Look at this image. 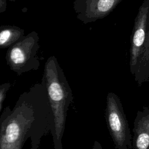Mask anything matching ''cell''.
Returning a JSON list of instances; mask_svg holds the SVG:
<instances>
[{
  "instance_id": "1",
  "label": "cell",
  "mask_w": 149,
  "mask_h": 149,
  "mask_svg": "<svg viewBox=\"0 0 149 149\" xmlns=\"http://www.w3.org/2000/svg\"><path fill=\"white\" fill-rule=\"evenodd\" d=\"M54 119L45 84L36 83L22 93L13 109L0 116V149H10L30 139V149H38L43 137L52 133Z\"/></svg>"
},
{
  "instance_id": "2",
  "label": "cell",
  "mask_w": 149,
  "mask_h": 149,
  "mask_svg": "<svg viewBox=\"0 0 149 149\" xmlns=\"http://www.w3.org/2000/svg\"><path fill=\"white\" fill-rule=\"evenodd\" d=\"M42 80L46 86L54 119V128L51 134L54 149H63L62 139L67 112L73 97L65 73L55 56H51L47 60Z\"/></svg>"
},
{
  "instance_id": "3",
  "label": "cell",
  "mask_w": 149,
  "mask_h": 149,
  "mask_svg": "<svg viewBox=\"0 0 149 149\" xmlns=\"http://www.w3.org/2000/svg\"><path fill=\"white\" fill-rule=\"evenodd\" d=\"M149 0L139 7L134 20L130 49V70L139 86L149 78Z\"/></svg>"
},
{
  "instance_id": "4",
  "label": "cell",
  "mask_w": 149,
  "mask_h": 149,
  "mask_svg": "<svg viewBox=\"0 0 149 149\" xmlns=\"http://www.w3.org/2000/svg\"><path fill=\"white\" fill-rule=\"evenodd\" d=\"M39 39L37 33L33 31L8 48L5 57L7 64L17 75L38 69Z\"/></svg>"
},
{
  "instance_id": "5",
  "label": "cell",
  "mask_w": 149,
  "mask_h": 149,
  "mask_svg": "<svg viewBox=\"0 0 149 149\" xmlns=\"http://www.w3.org/2000/svg\"><path fill=\"white\" fill-rule=\"evenodd\" d=\"M105 118L115 149H132L130 129L121 101L112 92L107 96Z\"/></svg>"
},
{
  "instance_id": "6",
  "label": "cell",
  "mask_w": 149,
  "mask_h": 149,
  "mask_svg": "<svg viewBox=\"0 0 149 149\" xmlns=\"http://www.w3.org/2000/svg\"><path fill=\"white\" fill-rule=\"evenodd\" d=\"M123 0H74L73 9L77 18L84 24L107 16Z\"/></svg>"
},
{
  "instance_id": "7",
  "label": "cell",
  "mask_w": 149,
  "mask_h": 149,
  "mask_svg": "<svg viewBox=\"0 0 149 149\" xmlns=\"http://www.w3.org/2000/svg\"><path fill=\"white\" fill-rule=\"evenodd\" d=\"M132 147L149 149V108L143 107L137 111L133 123Z\"/></svg>"
},
{
  "instance_id": "8",
  "label": "cell",
  "mask_w": 149,
  "mask_h": 149,
  "mask_svg": "<svg viewBox=\"0 0 149 149\" xmlns=\"http://www.w3.org/2000/svg\"><path fill=\"white\" fill-rule=\"evenodd\" d=\"M24 36L23 29L11 25L0 26V48H9Z\"/></svg>"
},
{
  "instance_id": "9",
  "label": "cell",
  "mask_w": 149,
  "mask_h": 149,
  "mask_svg": "<svg viewBox=\"0 0 149 149\" xmlns=\"http://www.w3.org/2000/svg\"><path fill=\"white\" fill-rule=\"evenodd\" d=\"M11 87L9 82H6L0 85V111L2 109V104L6 98V94Z\"/></svg>"
},
{
  "instance_id": "10",
  "label": "cell",
  "mask_w": 149,
  "mask_h": 149,
  "mask_svg": "<svg viewBox=\"0 0 149 149\" xmlns=\"http://www.w3.org/2000/svg\"><path fill=\"white\" fill-rule=\"evenodd\" d=\"M8 1L15 2L16 0H0V13H2L6 11Z\"/></svg>"
},
{
  "instance_id": "11",
  "label": "cell",
  "mask_w": 149,
  "mask_h": 149,
  "mask_svg": "<svg viewBox=\"0 0 149 149\" xmlns=\"http://www.w3.org/2000/svg\"><path fill=\"white\" fill-rule=\"evenodd\" d=\"M92 149H104V148H102V146L98 141L95 140L93 143Z\"/></svg>"
},
{
  "instance_id": "12",
  "label": "cell",
  "mask_w": 149,
  "mask_h": 149,
  "mask_svg": "<svg viewBox=\"0 0 149 149\" xmlns=\"http://www.w3.org/2000/svg\"><path fill=\"white\" fill-rule=\"evenodd\" d=\"M24 144L22 143H20L19 144H17L16 146H15V147H13V148H10V149H22L23 146Z\"/></svg>"
}]
</instances>
